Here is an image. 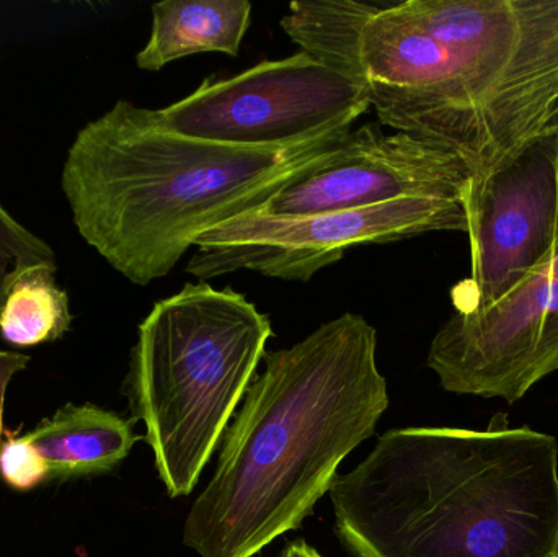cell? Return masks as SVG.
Listing matches in <instances>:
<instances>
[{
    "instance_id": "obj_1",
    "label": "cell",
    "mask_w": 558,
    "mask_h": 557,
    "mask_svg": "<svg viewBox=\"0 0 558 557\" xmlns=\"http://www.w3.org/2000/svg\"><path fill=\"white\" fill-rule=\"evenodd\" d=\"M376 350L366 317L344 313L295 346L267 352L213 480L186 516V548L199 557H254L301 529L389 408Z\"/></svg>"
},
{
    "instance_id": "obj_2",
    "label": "cell",
    "mask_w": 558,
    "mask_h": 557,
    "mask_svg": "<svg viewBox=\"0 0 558 557\" xmlns=\"http://www.w3.org/2000/svg\"><path fill=\"white\" fill-rule=\"evenodd\" d=\"M328 496L353 557H558V441L504 414L392 428Z\"/></svg>"
},
{
    "instance_id": "obj_3",
    "label": "cell",
    "mask_w": 558,
    "mask_h": 557,
    "mask_svg": "<svg viewBox=\"0 0 558 557\" xmlns=\"http://www.w3.org/2000/svg\"><path fill=\"white\" fill-rule=\"evenodd\" d=\"M348 131L277 149L226 146L167 131L150 108L118 100L75 134L62 192L81 238L146 287L167 277L205 232L260 211Z\"/></svg>"
},
{
    "instance_id": "obj_4",
    "label": "cell",
    "mask_w": 558,
    "mask_h": 557,
    "mask_svg": "<svg viewBox=\"0 0 558 557\" xmlns=\"http://www.w3.org/2000/svg\"><path fill=\"white\" fill-rule=\"evenodd\" d=\"M271 337L270 317L247 296L208 281L186 283L141 323L123 395L172 499L195 491Z\"/></svg>"
},
{
    "instance_id": "obj_5",
    "label": "cell",
    "mask_w": 558,
    "mask_h": 557,
    "mask_svg": "<svg viewBox=\"0 0 558 557\" xmlns=\"http://www.w3.org/2000/svg\"><path fill=\"white\" fill-rule=\"evenodd\" d=\"M369 108L350 78L299 51L234 77L206 78L189 97L154 110V118L192 140L277 149L351 130Z\"/></svg>"
},
{
    "instance_id": "obj_6",
    "label": "cell",
    "mask_w": 558,
    "mask_h": 557,
    "mask_svg": "<svg viewBox=\"0 0 558 557\" xmlns=\"http://www.w3.org/2000/svg\"><path fill=\"white\" fill-rule=\"evenodd\" d=\"M435 231L468 232L464 205L452 199H399L308 216L248 213L205 232L186 271L199 281L241 270L308 281L356 245L387 244Z\"/></svg>"
},
{
    "instance_id": "obj_7",
    "label": "cell",
    "mask_w": 558,
    "mask_h": 557,
    "mask_svg": "<svg viewBox=\"0 0 558 557\" xmlns=\"http://www.w3.org/2000/svg\"><path fill=\"white\" fill-rule=\"evenodd\" d=\"M464 208L472 270L451 298L456 313H481L511 293L556 244L558 134L541 131L472 182Z\"/></svg>"
},
{
    "instance_id": "obj_8",
    "label": "cell",
    "mask_w": 558,
    "mask_h": 557,
    "mask_svg": "<svg viewBox=\"0 0 558 557\" xmlns=\"http://www.w3.org/2000/svg\"><path fill=\"white\" fill-rule=\"evenodd\" d=\"M426 363L445 391L510 404L558 372V229L553 251L511 293L442 324Z\"/></svg>"
},
{
    "instance_id": "obj_9",
    "label": "cell",
    "mask_w": 558,
    "mask_h": 557,
    "mask_svg": "<svg viewBox=\"0 0 558 557\" xmlns=\"http://www.w3.org/2000/svg\"><path fill=\"white\" fill-rule=\"evenodd\" d=\"M472 180L468 164L451 150L367 123L348 131L333 149L292 175L257 213L320 215L399 199L464 205Z\"/></svg>"
},
{
    "instance_id": "obj_10",
    "label": "cell",
    "mask_w": 558,
    "mask_h": 557,
    "mask_svg": "<svg viewBox=\"0 0 558 557\" xmlns=\"http://www.w3.org/2000/svg\"><path fill=\"white\" fill-rule=\"evenodd\" d=\"M133 425L94 404H65L25 437L45 458L49 480H77L120 467L140 440Z\"/></svg>"
},
{
    "instance_id": "obj_11",
    "label": "cell",
    "mask_w": 558,
    "mask_h": 557,
    "mask_svg": "<svg viewBox=\"0 0 558 557\" xmlns=\"http://www.w3.org/2000/svg\"><path fill=\"white\" fill-rule=\"evenodd\" d=\"M252 22L248 0H166L153 5V29L137 68L157 72L202 52L238 58Z\"/></svg>"
},
{
    "instance_id": "obj_12",
    "label": "cell",
    "mask_w": 558,
    "mask_h": 557,
    "mask_svg": "<svg viewBox=\"0 0 558 557\" xmlns=\"http://www.w3.org/2000/svg\"><path fill=\"white\" fill-rule=\"evenodd\" d=\"M71 324L69 294L56 283V267L23 274L0 310V337L19 349L56 342L68 334Z\"/></svg>"
},
{
    "instance_id": "obj_13",
    "label": "cell",
    "mask_w": 558,
    "mask_h": 557,
    "mask_svg": "<svg viewBox=\"0 0 558 557\" xmlns=\"http://www.w3.org/2000/svg\"><path fill=\"white\" fill-rule=\"evenodd\" d=\"M39 267H56L51 245L0 206V310L12 284L26 271Z\"/></svg>"
},
{
    "instance_id": "obj_14",
    "label": "cell",
    "mask_w": 558,
    "mask_h": 557,
    "mask_svg": "<svg viewBox=\"0 0 558 557\" xmlns=\"http://www.w3.org/2000/svg\"><path fill=\"white\" fill-rule=\"evenodd\" d=\"M0 476L19 493L49 481L48 464L26 437L9 438L0 448Z\"/></svg>"
},
{
    "instance_id": "obj_15",
    "label": "cell",
    "mask_w": 558,
    "mask_h": 557,
    "mask_svg": "<svg viewBox=\"0 0 558 557\" xmlns=\"http://www.w3.org/2000/svg\"><path fill=\"white\" fill-rule=\"evenodd\" d=\"M28 363V355L0 350V448L3 445V404H5L7 388H9L13 376L23 372Z\"/></svg>"
},
{
    "instance_id": "obj_16",
    "label": "cell",
    "mask_w": 558,
    "mask_h": 557,
    "mask_svg": "<svg viewBox=\"0 0 558 557\" xmlns=\"http://www.w3.org/2000/svg\"><path fill=\"white\" fill-rule=\"evenodd\" d=\"M279 557H324L320 553L315 552L308 543H305L304 540H295V542L288 543V545L282 548L281 555Z\"/></svg>"
},
{
    "instance_id": "obj_17",
    "label": "cell",
    "mask_w": 558,
    "mask_h": 557,
    "mask_svg": "<svg viewBox=\"0 0 558 557\" xmlns=\"http://www.w3.org/2000/svg\"><path fill=\"white\" fill-rule=\"evenodd\" d=\"M544 133H556L558 134V107L557 110L547 118L546 124L543 128Z\"/></svg>"
}]
</instances>
